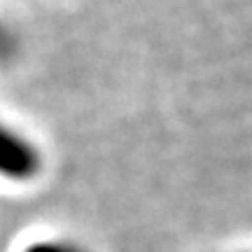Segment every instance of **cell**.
I'll use <instances>...</instances> for the list:
<instances>
[{
  "label": "cell",
  "instance_id": "6da1fadb",
  "mask_svg": "<svg viewBox=\"0 0 252 252\" xmlns=\"http://www.w3.org/2000/svg\"><path fill=\"white\" fill-rule=\"evenodd\" d=\"M42 168L45 157L35 140L0 117V180L28 185L40 178Z\"/></svg>",
  "mask_w": 252,
  "mask_h": 252
},
{
  "label": "cell",
  "instance_id": "7a4b0ae2",
  "mask_svg": "<svg viewBox=\"0 0 252 252\" xmlns=\"http://www.w3.org/2000/svg\"><path fill=\"white\" fill-rule=\"evenodd\" d=\"M21 252H91L87 245H82L75 238L68 236H47V238H37L33 243H28Z\"/></svg>",
  "mask_w": 252,
  "mask_h": 252
},
{
  "label": "cell",
  "instance_id": "3957f363",
  "mask_svg": "<svg viewBox=\"0 0 252 252\" xmlns=\"http://www.w3.org/2000/svg\"><path fill=\"white\" fill-rule=\"evenodd\" d=\"M19 49H21L19 35L5 21H0V68H7L9 63L17 59Z\"/></svg>",
  "mask_w": 252,
  "mask_h": 252
}]
</instances>
